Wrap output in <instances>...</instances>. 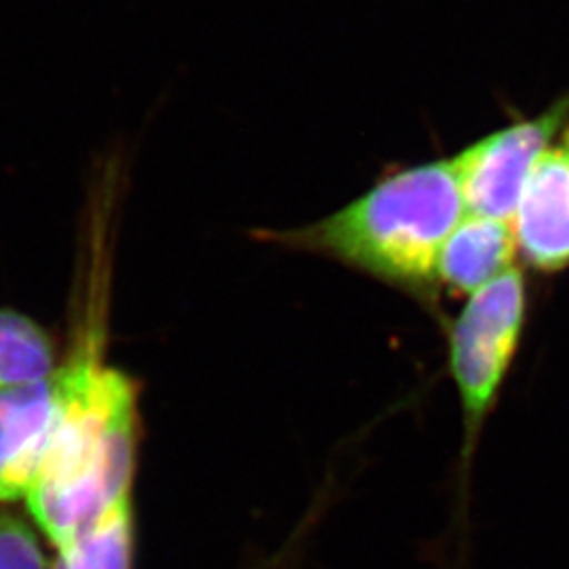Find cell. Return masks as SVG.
Returning a JSON list of instances; mask_svg holds the SVG:
<instances>
[{"mask_svg":"<svg viewBox=\"0 0 569 569\" xmlns=\"http://www.w3.org/2000/svg\"><path fill=\"white\" fill-rule=\"evenodd\" d=\"M519 256L510 220L468 211L439 253L437 281L449 296H470L502 277Z\"/></svg>","mask_w":569,"mask_h":569,"instance_id":"cell-6","label":"cell"},{"mask_svg":"<svg viewBox=\"0 0 569 569\" xmlns=\"http://www.w3.org/2000/svg\"><path fill=\"white\" fill-rule=\"evenodd\" d=\"M510 222L529 268L542 274L569 270V124L531 169Z\"/></svg>","mask_w":569,"mask_h":569,"instance_id":"cell-4","label":"cell"},{"mask_svg":"<svg viewBox=\"0 0 569 569\" xmlns=\"http://www.w3.org/2000/svg\"><path fill=\"white\" fill-rule=\"evenodd\" d=\"M528 319V279L521 268L512 266L496 281L470 293L462 310L446 321L449 378L460 407V446L451 498V526L458 555H465L470 531L475 462L519 357Z\"/></svg>","mask_w":569,"mask_h":569,"instance_id":"cell-2","label":"cell"},{"mask_svg":"<svg viewBox=\"0 0 569 569\" xmlns=\"http://www.w3.org/2000/svg\"><path fill=\"white\" fill-rule=\"evenodd\" d=\"M0 569H49L34 529L9 510H0Z\"/></svg>","mask_w":569,"mask_h":569,"instance_id":"cell-9","label":"cell"},{"mask_svg":"<svg viewBox=\"0 0 569 569\" xmlns=\"http://www.w3.org/2000/svg\"><path fill=\"white\" fill-rule=\"evenodd\" d=\"M569 124V91L536 117L483 136L456 154L468 211L512 220L538 159Z\"/></svg>","mask_w":569,"mask_h":569,"instance_id":"cell-3","label":"cell"},{"mask_svg":"<svg viewBox=\"0 0 569 569\" xmlns=\"http://www.w3.org/2000/svg\"><path fill=\"white\" fill-rule=\"evenodd\" d=\"M58 363L53 336L30 315L0 306V390L37 385Z\"/></svg>","mask_w":569,"mask_h":569,"instance_id":"cell-7","label":"cell"},{"mask_svg":"<svg viewBox=\"0 0 569 569\" xmlns=\"http://www.w3.org/2000/svg\"><path fill=\"white\" fill-rule=\"evenodd\" d=\"M66 569H131V502L117 498L60 550Z\"/></svg>","mask_w":569,"mask_h":569,"instance_id":"cell-8","label":"cell"},{"mask_svg":"<svg viewBox=\"0 0 569 569\" xmlns=\"http://www.w3.org/2000/svg\"><path fill=\"white\" fill-rule=\"evenodd\" d=\"M467 211L453 154L392 167L363 194L326 218L293 228L253 230V237L345 266L441 317L439 253Z\"/></svg>","mask_w":569,"mask_h":569,"instance_id":"cell-1","label":"cell"},{"mask_svg":"<svg viewBox=\"0 0 569 569\" xmlns=\"http://www.w3.org/2000/svg\"><path fill=\"white\" fill-rule=\"evenodd\" d=\"M60 366L37 385L0 390V502L26 500L60 422Z\"/></svg>","mask_w":569,"mask_h":569,"instance_id":"cell-5","label":"cell"}]
</instances>
